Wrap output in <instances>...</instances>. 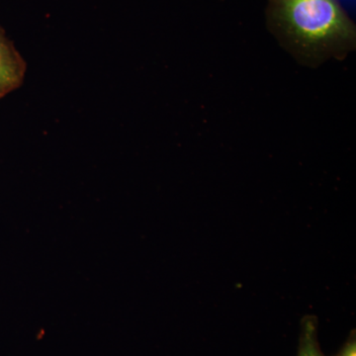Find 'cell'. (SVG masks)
Masks as SVG:
<instances>
[{
    "label": "cell",
    "instance_id": "1",
    "mask_svg": "<svg viewBox=\"0 0 356 356\" xmlns=\"http://www.w3.org/2000/svg\"><path fill=\"white\" fill-rule=\"evenodd\" d=\"M267 27L298 62L310 67L346 57L356 28L339 0H267Z\"/></svg>",
    "mask_w": 356,
    "mask_h": 356
},
{
    "label": "cell",
    "instance_id": "2",
    "mask_svg": "<svg viewBox=\"0 0 356 356\" xmlns=\"http://www.w3.org/2000/svg\"><path fill=\"white\" fill-rule=\"evenodd\" d=\"M26 67L25 60L0 27V99L20 88Z\"/></svg>",
    "mask_w": 356,
    "mask_h": 356
},
{
    "label": "cell",
    "instance_id": "3",
    "mask_svg": "<svg viewBox=\"0 0 356 356\" xmlns=\"http://www.w3.org/2000/svg\"><path fill=\"white\" fill-rule=\"evenodd\" d=\"M318 318L307 315L302 318L297 356H325L318 341Z\"/></svg>",
    "mask_w": 356,
    "mask_h": 356
},
{
    "label": "cell",
    "instance_id": "4",
    "mask_svg": "<svg viewBox=\"0 0 356 356\" xmlns=\"http://www.w3.org/2000/svg\"><path fill=\"white\" fill-rule=\"evenodd\" d=\"M336 356H356L355 331L350 332V337Z\"/></svg>",
    "mask_w": 356,
    "mask_h": 356
}]
</instances>
